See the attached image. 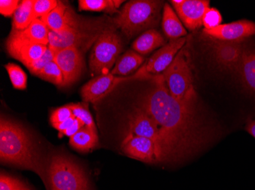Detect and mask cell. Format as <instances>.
Masks as SVG:
<instances>
[{
	"label": "cell",
	"instance_id": "603a6c76",
	"mask_svg": "<svg viewBox=\"0 0 255 190\" xmlns=\"http://www.w3.org/2000/svg\"><path fill=\"white\" fill-rule=\"evenodd\" d=\"M142 56L134 51H128L116 63L115 68L110 73L113 75H129L134 72L144 63Z\"/></svg>",
	"mask_w": 255,
	"mask_h": 190
},
{
	"label": "cell",
	"instance_id": "ffe728a7",
	"mask_svg": "<svg viewBox=\"0 0 255 190\" xmlns=\"http://www.w3.org/2000/svg\"><path fill=\"white\" fill-rule=\"evenodd\" d=\"M162 28L166 36L170 40L179 39L187 35V31L168 3H166L164 6Z\"/></svg>",
	"mask_w": 255,
	"mask_h": 190
},
{
	"label": "cell",
	"instance_id": "d6a6232c",
	"mask_svg": "<svg viewBox=\"0 0 255 190\" xmlns=\"http://www.w3.org/2000/svg\"><path fill=\"white\" fill-rule=\"evenodd\" d=\"M73 117L74 116L70 106H63L61 108H57L52 111L50 117V122L52 126L54 124H61Z\"/></svg>",
	"mask_w": 255,
	"mask_h": 190
},
{
	"label": "cell",
	"instance_id": "d4e9b609",
	"mask_svg": "<svg viewBox=\"0 0 255 190\" xmlns=\"http://www.w3.org/2000/svg\"><path fill=\"white\" fill-rule=\"evenodd\" d=\"M124 1L120 0H79L80 11H107L110 14L117 12V8Z\"/></svg>",
	"mask_w": 255,
	"mask_h": 190
},
{
	"label": "cell",
	"instance_id": "9a60e30c",
	"mask_svg": "<svg viewBox=\"0 0 255 190\" xmlns=\"http://www.w3.org/2000/svg\"><path fill=\"white\" fill-rule=\"evenodd\" d=\"M211 38L223 41H239L255 34V23L248 20L219 25L211 30H203Z\"/></svg>",
	"mask_w": 255,
	"mask_h": 190
},
{
	"label": "cell",
	"instance_id": "d590c367",
	"mask_svg": "<svg viewBox=\"0 0 255 190\" xmlns=\"http://www.w3.org/2000/svg\"><path fill=\"white\" fill-rule=\"evenodd\" d=\"M246 129L255 138V121H249L246 125Z\"/></svg>",
	"mask_w": 255,
	"mask_h": 190
},
{
	"label": "cell",
	"instance_id": "4316f807",
	"mask_svg": "<svg viewBox=\"0 0 255 190\" xmlns=\"http://www.w3.org/2000/svg\"><path fill=\"white\" fill-rule=\"evenodd\" d=\"M5 69L8 72L10 81L14 88L18 90H25L27 88V75L21 69V67L15 63L7 64L5 65Z\"/></svg>",
	"mask_w": 255,
	"mask_h": 190
},
{
	"label": "cell",
	"instance_id": "44dd1931",
	"mask_svg": "<svg viewBox=\"0 0 255 190\" xmlns=\"http://www.w3.org/2000/svg\"><path fill=\"white\" fill-rule=\"evenodd\" d=\"M99 138L97 128L83 127L70 138V145L80 152H88L98 145Z\"/></svg>",
	"mask_w": 255,
	"mask_h": 190
},
{
	"label": "cell",
	"instance_id": "f546056e",
	"mask_svg": "<svg viewBox=\"0 0 255 190\" xmlns=\"http://www.w3.org/2000/svg\"><path fill=\"white\" fill-rule=\"evenodd\" d=\"M54 56H55V50L48 47V50L44 53V55L38 59V61H34V63L28 65L27 68L29 69L30 72L32 75H37L49 63L54 61Z\"/></svg>",
	"mask_w": 255,
	"mask_h": 190
},
{
	"label": "cell",
	"instance_id": "6da1fadb",
	"mask_svg": "<svg viewBox=\"0 0 255 190\" xmlns=\"http://www.w3.org/2000/svg\"><path fill=\"white\" fill-rule=\"evenodd\" d=\"M152 81L154 88L139 107L154 120L170 145L183 156L200 142L195 114L170 95L163 75H154Z\"/></svg>",
	"mask_w": 255,
	"mask_h": 190
},
{
	"label": "cell",
	"instance_id": "cb8c5ba5",
	"mask_svg": "<svg viewBox=\"0 0 255 190\" xmlns=\"http://www.w3.org/2000/svg\"><path fill=\"white\" fill-rule=\"evenodd\" d=\"M34 0H23L13 15L11 31H21L26 29L34 20Z\"/></svg>",
	"mask_w": 255,
	"mask_h": 190
},
{
	"label": "cell",
	"instance_id": "484cf974",
	"mask_svg": "<svg viewBox=\"0 0 255 190\" xmlns=\"http://www.w3.org/2000/svg\"><path fill=\"white\" fill-rule=\"evenodd\" d=\"M36 76L41 79L53 83L54 85L62 88L64 84V75L60 67L54 61L46 65Z\"/></svg>",
	"mask_w": 255,
	"mask_h": 190
},
{
	"label": "cell",
	"instance_id": "4dcf8cb0",
	"mask_svg": "<svg viewBox=\"0 0 255 190\" xmlns=\"http://www.w3.org/2000/svg\"><path fill=\"white\" fill-rule=\"evenodd\" d=\"M0 190H31L20 180L2 173L0 176Z\"/></svg>",
	"mask_w": 255,
	"mask_h": 190
},
{
	"label": "cell",
	"instance_id": "8992f818",
	"mask_svg": "<svg viewBox=\"0 0 255 190\" xmlns=\"http://www.w3.org/2000/svg\"><path fill=\"white\" fill-rule=\"evenodd\" d=\"M123 49L121 38L113 28H107L94 44L90 57L92 73L108 75Z\"/></svg>",
	"mask_w": 255,
	"mask_h": 190
},
{
	"label": "cell",
	"instance_id": "e575fe53",
	"mask_svg": "<svg viewBox=\"0 0 255 190\" xmlns=\"http://www.w3.org/2000/svg\"><path fill=\"white\" fill-rule=\"evenodd\" d=\"M75 120L76 117H73L69 119V120H67V121H66L65 122L61 123V124H54L52 127H54V128H56V129L58 130V131L61 132V135L63 132H65L66 130L71 128V127L74 125Z\"/></svg>",
	"mask_w": 255,
	"mask_h": 190
},
{
	"label": "cell",
	"instance_id": "d6986e66",
	"mask_svg": "<svg viewBox=\"0 0 255 190\" xmlns=\"http://www.w3.org/2000/svg\"><path fill=\"white\" fill-rule=\"evenodd\" d=\"M164 44L165 40L161 34L155 29H150L144 31L133 42L131 48L137 54L147 55Z\"/></svg>",
	"mask_w": 255,
	"mask_h": 190
},
{
	"label": "cell",
	"instance_id": "83f0119b",
	"mask_svg": "<svg viewBox=\"0 0 255 190\" xmlns=\"http://www.w3.org/2000/svg\"><path fill=\"white\" fill-rule=\"evenodd\" d=\"M72 111L73 114L76 118L82 121L85 126L91 127V128H97L94 124V119L91 114L89 111L87 104H68Z\"/></svg>",
	"mask_w": 255,
	"mask_h": 190
},
{
	"label": "cell",
	"instance_id": "ac0fdd59",
	"mask_svg": "<svg viewBox=\"0 0 255 190\" xmlns=\"http://www.w3.org/2000/svg\"><path fill=\"white\" fill-rule=\"evenodd\" d=\"M235 72H238L242 85L255 93V51H246Z\"/></svg>",
	"mask_w": 255,
	"mask_h": 190
},
{
	"label": "cell",
	"instance_id": "30bf717a",
	"mask_svg": "<svg viewBox=\"0 0 255 190\" xmlns=\"http://www.w3.org/2000/svg\"><path fill=\"white\" fill-rule=\"evenodd\" d=\"M121 150L128 157L148 164L170 161L167 154L154 141L133 135L128 130L125 132Z\"/></svg>",
	"mask_w": 255,
	"mask_h": 190
},
{
	"label": "cell",
	"instance_id": "7a4b0ae2",
	"mask_svg": "<svg viewBox=\"0 0 255 190\" xmlns=\"http://www.w3.org/2000/svg\"><path fill=\"white\" fill-rule=\"evenodd\" d=\"M0 160L2 164L34 171L46 184L44 164L28 131L3 117L0 120Z\"/></svg>",
	"mask_w": 255,
	"mask_h": 190
},
{
	"label": "cell",
	"instance_id": "8fae6325",
	"mask_svg": "<svg viewBox=\"0 0 255 190\" xmlns=\"http://www.w3.org/2000/svg\"><path fill=\"white\" fill-rule=\"evenodd\" d=\"M48 47L21 38L11 31L5 42V48L10 57L22 63L26 67L41 58Z\"/></svg>",
	"mask_w": 255,
	"mask_h": 190
},
{
	"label": "cell",
	"instance_id": "52a82bcc",
	"mask_svg": "<svg viewBox=\"0 0 255 190\" xmlns=\"http://www.w3.org/2000/svg\"><path fill=\"white\" fill-rule=\"evenodd\" d=\"M128 132L137 136L149 138L163 150L167 154L169 159L176 160L180 154L170 145L162 133L158 126L144 110L140 107L134 109L128 117Z\"/></svg>",
	"mask_w": 255,
	"mask_h": 190
},
{
	"label": "cell",
	"instance_id": "3957f363",
	"mask_svg": "<svg viewBox=\"0 0 255 190\" xmlns=\"http://www.w3.org/2000/svg\"><path fill=\"white\" fill-rule=\"evenodd\" d=\"M162 75L170 95L188 111L195 114L198 100L186 48L180 50Z\"/></svg>",
	"mask_w": 255,
	"mask_h": 190
},
{
	"label": "cell",
	"instance_id": "ba28073f",
	"mask_svg": "<svg viewBox=\"0 0 255 190\" xmlns=\"http://www.w3.org/2000/svg\"><path fill=\"white\" fill-rule=\"evenodd\" d=\"M154 75H150L147 72L146 65L139 69L131 76L118 77L112 75H99L90 80L81 89V97L84 102L95 103L101 101L103 98L111 93L116 87L121 83L135 79H153Z\"/></svg>",
	"mask_w": 255,
	"mask_h": 190
},
{
	"label": "cell",
	"instance_id": "2e32d148",
	"mask_svg": "<svg viewBox=\"0 0 255 190\" xmlns=\"http://www.w3.org/2000/svg\"><path fill=\"white\" fill-rule=\"evenodd\" d=\"M186 42L187 38H185L170 40L168 44L163 46L149 59L146 64L147 72L150 75L164 72L174 61L176 56L184 47Z\"/></svg>",
	"mask_w": 255,
	"mask_h": 190
},
{
	"label": "cell",
	"instance_id": "4fadbf2b",
	"mask_svg": "<svg viewBox=\"0 0 255 190\" xmlns=\"http://www.w3.org/2000/svg\"><path fill=\"white\" fill-rule=\"evenodd\" d=\"M50 31H58L71 28H82L91 26L90 21H82L76 15L74 10L65 2L59 1L54 10L41 18Z\"/></svg>",
	"mask_w": 255,
	"mask_h": 190
},
{
	"label": "cell",
	"instance_id": "5bb4252c",
	"mask_svg": "<svg viewBox=\"0 0 255 190\" xmlns=\"http://www.w3.org/2000/svg\"><path fill=\"white\" fill-rule=\"evenodd\" d=\"M185 26L190 31L203 26L205 12L210 8V1L206 0H172L170 1Z\"/></svg>",
	"mask_w": 255,
	"mask_h": 190
},
{
	"label": "cell",
	"instance_id": "f1b7e54d",
	"mask_svg": "<svg viewBox=\"0 0 255 190\" xmlns=\"http://www.w3.org/2000/svg\"><path fill=\"white\" fill-rule=\"evenodd\" d=\"M59 1L57 0H34L33 15L34 19L41 18L48 15L58 5Z\"/></svg>",
	"mask_w": 255,
	"mask_h": 190
},
{
	"label": "cell",
	"instance_id": "e0dca14e",
	"mask_svg": "<svg viewBox=\"0 0 255 190\" xmlns=\"http://www.w3.org/2000/svg\"><path fill=\"white\" fill-rule=\"evenodd\" d=\"M213 55L216 62L225 69L235 71L244 53L239 41H223L216 40L213 44Z\"/></svg>",
	"mask_w": 255,
	"mask_h": 190
},
{
	"label": "cell",
	"instance_id": "7402d4cb",
	"mask_svg": "<svg viewBox=\"0 0 255 190\" xmlns=\"http://www.w3.org/2000/svg\"><path fill=\"white\" fill-rule=\"evenodd\" d=\"M15 34L28 41L48 46L49 44V28L41 18H35L31 21L26 29L21 31H11Z\"/></svg>",
	"mask_w": 255,
	"mask_h": 190
},
{
	"label": "cell",
	"instance_id": "5b68a950",
	"mask_svg": "<svg viewBox=\"0 0 255 190\" xmlns=\"http://www.w3.org/2000/svg\"><path fill=\"white\" fill-rule=\"evenodd\" d=\"M48 180L51 190H92L84 168L65 154L53 155L48 166Z\"/></svg>",
	"mask_w": 255,
	"mask_h": 190
},
{
	"label": "cell",
	"instance_id": "9c48e42d",
	"mask_svg": "<svg viewBox=\"0 0 255 190\" xmlns=\"http://www.w3.org/2000/svg\"><path fill=\"white\" fill-rule=\"evenodd\" d=\"M106 28L94 25L86 28H71L58 32L50 31L48 47L55 51L76 47L83 52V51L88 49L92 44H95Z\"/></svg>",
	"mask_w": 255,
	"mask_h": 190
},
{
	"label": "cell",
	"instance_id": "1f68e13d",
	"mask_svg": "<svg viewBox=\"0 0 255 190\" xmlns=\"http://www.w3.org/2000/svg\"><path fill=\"white\" fill-rule=\"evenodd\" d=\"M223 18L221 14L215 8H208L205 12L203 19L204 29L211 30L221 25Z\"/></svg>",
	"mask_w": 255,
	"mask_h": 190
},
{
	"label": "cell",
	"instance_id": "836d02e7",
	"mask_svg": "<svg viewBox=\"0 0 255 190\" xmlns=\"http://www.w3.org/2000/svg\"><path fill=\"white\" fill-rule=\"evenodd\" d=\"M18 0H1L0 1V13L5 17L13 15L19 5Z\"/></svg>",
	"mask_w": 255,
	"mask_h": 190
},
{
	"label": "cell",
	"instance_id": "7c38bea8",
	"mask_svg": "<svg viewBox=\"0 0 255 190\" xmlns=\"http://www.w3.org/2000/svg\"><path fill=\"white\" fill-rule=\"evenodd\" d=\"M54 61L64 75L63 87L72 85L82 74L84 67L83 52L76 47L55 51Z\"/></svg>",
	"mask_w": 255,
	"mask_h": 190
},
{
	"label": "cell",
	"instance_id": "277c9868",
	"mask_svg": "<svg viewBox=\"0 0 255 190\" xmlns=\"http://www.w3.org/2000/svg\"><path fill=\"white\" fill-rule=\"evenodd\" d=\"M162 6L161 1H130L124 5L113 21L127 38H131L141 31L158 25Z\"/></svg>",
	"mask_w": 255,
	"mask_h": 190
}]
</instances>
